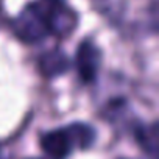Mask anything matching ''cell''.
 Returning a JSON list of instances; mask_svg holds the SVG:
<instances>
[{
  "mask_svg": "<svg viewBox=\"0 0 159 159\" xmlns=\"http://www.w3.org/2000/svg\"><path fill=\"white\" fill-rule=\"evenodd\" d=\"M78 27V14L66 0H33L11 20V33L27 45H36L45 39L66 38Z\"/></svg>",
  "mask_w": 159,
  "mask_h": 159,
  "instance_id": "6da1fadb",
  "label": "cell"
},
{
  "mask_svg": "<svg viewBox=\"0 0 159 159\" xmlns=\"http://www.w3.org/2000/svg\"><path fill=\"white\" fill-rule=\"evenodd\" d=\"M122 159H125V157H122Z\"/></svg>",
  "mask_w": 159,
  "mask_h": 159,
  "instance_id": "9c48e42d",
  "label": "cell"
},
{
  "mask_svg": "<svg viewBox=\"0 0 159 159\" xmlns=\"http://www.w3.org/2000/svg\"><path fill=\"white\" fill-rule=\"evenodd\" d=\"M0 159H3V156H2V148H0Z\"/></svg>",
  "mask_w": 159,
  "mask_h": 159,
  "instance_id": "52a82bcc",
  "label": "cell"
},
{
  "mask_svg": "<svg viewBox=\"0 0 159 159\" xmlns=\"http://www.w3.org/2000/svg\"><path fill=\"white\" fill-rule=\"evenodd\" d=\"M133 137L136 139V143L140 147V150L150 156L151 159L157 157V123L153 122L151 125H145L142 122H137L136 126H131Z\"/></svg>",
  "mask_w": 159,
  "mask_h": 159,
  "instance_id": "5b68a950",
  "label": "cell"
},
{
  "mask_svg": "<svg viewBox=\"0 0 159 159\" xmlns=\"http://www.w3.org/2000/svg\"><path fill=\"white\" fill-rule=\"evenodd\" d=\"M0 19H2V14H0Z\"/></svg>",
  "mask_w": 159,
  "mask_h": 159,
  "instance_id": "ba28073f",
  "label": "cell"
},
{
  "mask_svg": "<svg viewBox=\"0 0 159 159\" xmlns=\"http://www.w3.org/2000/svg\"><path fill=\"white\" fill-rule=\"evenodd\" d=\"M97 142V129L88 122H72L44 131L39 147L47 159H69L78 151H88Z\"/></svg>",
  "mask_w": 159,
  "mask_h": 159,
  "instance_id": "7a4b0ae2",
  "label": "cell"
},
{
  "mask_svg": "<svg viewBox=\"0 0 159 159\" xmlns=\"http://www.w3.org/2000/svg\"><path fill=\"white\" fill-rule=\"evenodd\" d=\"M27 159H47V157H27Z\"/></svg>",
  "mask_w": 159,
  "mask_h": 159,
  "instance_id": "8992f818",
  "label": "cell"
},
{
  "mask_svg": "<svg viewBox=\"0 0 159 159\" xmlns=\"http://www.w3.org/2000/svg\"><path fill=\"white\" fill-rule=\"evenodd\" d=\"M73 66L83 84H94L97 81L102 67V50L92 39H83L78 44Z\"/></svg>",
  "mask_w": 159,
  "mask_h": 159,
  "instance_id": "3957f363",
  "label": "cell"
},
{
  "mask_svg": "<svg viewBox=\"0 0 159 159\" xmlns=\"http://www.w3.org/2000/svg\"><path fill=\"white\" fill-rule=\"evenodd\" d=\"M70 66H72L70 58L61 48L47 50L41 53L38 58V70L47 80H55L58 76H62L66 72H69Z\"/></svg>",
  "mask_w": 159,
  "mask_h": 159,
  "instance_id": "277c9868",
  "label": "cell"
}]
</instances>
